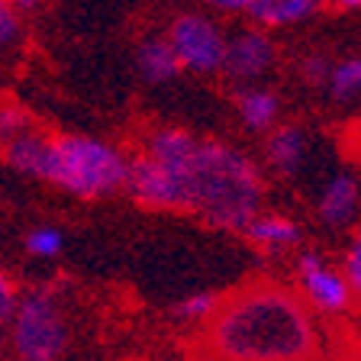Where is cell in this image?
Here are the masks:
<instances>
[{"mask_svg":"<svg viewBox=\"0 0 361 361\" xmlns=\"http://www.w3.org/2000/svg\"><path fill=\"white\" fill-rule=\"evenodd\" d=\"M203 4L213 10H223V13H245L255 0H203Z\"/></svg>","mask_w":361,"mask_h":361,"instance_id":"cell-23","label":"cell"},{"mask_svg":"<svg viewBox=\"0 0 361 361\" xmlns=\"http://www.w3.org/2000/svg\"><path fill=\"white\" fill-rule=\"evenodd\" d=\"M168 45H171L178 65L188 68V71L207 75V71L223 68L226 36L219 32L216 23L207 20V16H200V13H180L178 20L171 23Z\"/></svg>","mask_w":361,"mask_h":361,"instance_id":"cell-5","label":"cell"},{"mask_svg":"<svg viewBox=\"0 0 361 361\" xmlns=\"http://www.w3.org/2000/svg\"><path fill=\"white\" fill-rule=\"evenodd\" d=\"M210 361H323L313 310L281 281H248L203 323Z\"/></svg>","mask_w":361,"mask_h":361,"instance_id":"cell-2","label":"cell"},{"mask_svg":"<svg viewBox=\"0 0 361 361\" xmlns=\"http://www.w3.org/2000/svg\"><path fill=\"white\" fill-rule=\"evenodd\" d=\"M7 326L16 361H59L71 342L68 310L55 287H36L16 297Z\"/></svg>","mask_w":361,"mask_h":361,"instance_id":"cell-4","label":"cell"},{"mask_svg":"<svg viewBox=\"0 0 361 361\" xmlns=\"http://www.w3.org/2000/svg\"><path fill=\"white\" fill-rule=\"evenodd\" d=\"M307 158V133L300 126H281L268 139V161L281 174H297Z\"/></svg>","mask_w":361,"mask_h":361,"instance_id":"cell-10","label":"cell"},{"mask_svg":"<svg viewBox=\"0 0 361 361\" xmlns=\"http://www.w3.org/2000/svg\"><path fill=\"white\" fill-rule=\"evenodd\" d=\"M342 278L348 281L352 293H358V297H361V235L352 242V248H348V255H345V271H342Z\"/></svg>","mask_w":361,"mask_h":361,"instance_id":"cell-19","label":"cell"},{"mask_svg":"<svg viewBox=\"0 0 361 361\" xmlns=\"http://www.w3.org/2000/svg\"><path fill=\"white\" fill-rule=\"evenodd\" d=\"M274 65V42L258 30H245L235 39H226V75L235 81H255Z\"/></svg>","mask_w":361,"mask_h":361,"instance_id":"cell-7","label":"cell"},{"mask_svg":"<svg viewBox=\"0 0 361 361\" xmlns=\"http://www.w3.org/2000/svg\"><path fill=\"white\" fill-rule=\"evenodd\" d=\"M135 65H139L145 81H152V84H165V81H171V78H178V71H180L171 45L161 36L145 39V42L135 49Z\"/></svg>","mask_w":361,"mask_h":361,"instance_id":"cell-12","label":"cell"},{"mask_svg":"<svg viewBox=\"0 0 361 361\" xmlns=\"http://www.w3.org/2000/svg\"><path fill=\"white\" fill-rule=\"evenodd\" d=\"M235 106H239L242 123H245L252 133H268L281 113L278 94L268 87H245L239 97H235Z\"/></svg>","mask_w":361,"mask_h":361,"instance_id":"cell-11","label":"cell"},{"mask_svg":"<svg viewBox=\"0 0 361 361\" xmlns=\"http://www.w3.org/2000/svg\"><path fill=\"white\" fill-rule=\"evenodd\" d=\"M297 278H300V297L313 313L323 316H342L352 307V287L342 278V271H336L323 255L316 252H303L297 262Z\"/></svg>","mask_w":361,"mask_h":361,"instance_id":"cell-6","label":"cell"},{"mask_svg":"<svg viewBox=\"0 0 361 361\" xmlns=\"http://www.w3.org/2000/svg\"><path fill=\"white\" fill-rule=\"evenodd\" d=\"M342 361H361V348H358V352H352V355H345Z\"/></svg>","mask_w":361,"mask_h":361,"instance_id":"cell-26","label":"cell"},{"mask_svg":"<svg viewBox=\"0 0 361 361\" xmlns=\"http://www.w3.org/2000/svg\"><path fill=\"white\" fill-rule=\"evenodd\" d=\"M42 180H52L68 194L94 200L126 184V158L113 145L90 135H61L49 145Z\"/></svg>","mask_w":361,"mask_h":361,"instance_id":"cell-3","label":"cell"},{"mask_svg":"<svg viewBox=\"0 0 361 361\" xmlns=\"http://www.w3.org/2000/svg\"><path fill=\"white\" fill-rule=\"evenodd\" d=\"M32 123V116L26 110H20V106L13 104H4L0 106V145L7 142V139H13L20 129H26Z\"/></svg>","mask_w":361,"mask_h":361,"instance_id":"cell-18","label":"cell"},{"mask_svg":"<svg viewBox=\"0 0 361 361\" xmlns=\"http://www.w3.org/2000/svg\"><path fill=\"white\" fill-rule=\"evenodd\" d=\"M65 245V235L55 229V226H39L26 235V248H30V255L36 258H55Z\"/></svg>","mask_w":361,"mask_h":361,"instance_id":"cell-17","label":"cell"},{"mask_svg":"<svg viewBox=\"0 0 361 361\" xmlns=\"http://www.w3.org/2000/svg\"><path fill=\"white\" fill-rule=\"evenodd\" d=\"M13 307H16V290H13V284H10V278L4 274V268H0V332L10 323Z\"/></svg>","mask_w":361,"mask_h":361,"instance_id":"cell-21","label":"cell"},{"mask_svg":"<svg viewBox=\"0 0 361 361\" xmlns=\"http://www.w3.org/2000/svg\"><path fill=\"white\" fill-rule=\"evenodd\" d=\"M329 90L336 100H348L352 94H358L361 90V59H348V61L332 68Z\"/></svg>","mask_w":361,"mask_h":361,"instance_id":"cell-15","label":"cell"},{"mask_svg":"<svg viewBox=\"0 0 361 361\" xmlns=\"http://www.w3.org/2000/svg\"><path fill=\"white\" fill-rule=\"evenodd\" d=\"M242 233L255 242V245H264V248H284V245L300 242V226L287 216H278V213H264V216L258 213Z\"/></svg>","mask_w":361,"mask_h":361,"instance_id":"cell-13","label":"cell"},{"mask_svg":"<svg viewBox=\"0 0 361 361\" xmlns=\"http://www.w3.org/2000/svg\"><path fill=\"white\" fill-rule=\"evenodd\" d=\"M0 4H10V0H0Z\"/></svg>","mask_w":361,"mask_h":361,"instance_id":"cell-27","label":"cell"},{"mask_svg":"<svg viewBox=\"0 0 361 361\" xmlns=\"http://www.w3.org/2000/svg\"><path fill=\"white\" fill-rule=\"evenodd\" d=\"M145 155L168 174L171 210H188L216 229L242 233L258 216L264 184L255 161L216 139H197L188 129H155Z\"/></svg>","mask_w":361,"mask_h":361,"instance_id":"cell-1","label":"cell"},{"mask_svg":"<svg viewBox=\"0 0 361 361\" xmlns=\"http://www.w3.org/2000/svg\"><path fill=\"white\" fill-rule=\"evenodd\" d=\"M338 7H361V0H336Z\"/></svg>","mask_w":361,"mask_h":361,"instance_id":"cell-25","label":"cell"},{"mask_svg":"<svg viewBox=\"0 0 361 361\" xmlns=\"http://www.w3.org/2000/svg\"><path fill=\"white\" fill-rule=\"evenodd\" d=\"M358 210V184L352 174H336L319 197V216L329 226H345Z\"/></svg>","mask_w":361,"mask_h":361,"instance_id":"cell-9","label":"cell"},{"mask_svg":"<svg viewBox=\"0 0 361 361\" xmlns=\"http://www.w3.org/2000/svg\"><path fill=\"white\" fill-rule=\"evenodd\" d=\"M316 7L319 0H255L245 13L264 26H290V23L307 20Z\"/></svg>","mask_w":361,"mask_h":361,"instance_id":"cell-14","label":"cell"},{"mask_svg":"<svg viewBox=\"0 0 361 361\" xmlns=\"http://www.w3.org/2000/svg\"><path fill=\"white\" fill-rule=\"evenodd\" d=\"M20 32V23H16V10L10 4H0V45H7L16 39Z\"/></svg>","mask_w":361,"mask_h":361,"instance_id":"cell-22","label":"cell"},{"mask_svg":"<svg viewBox=\"0 0 361 361\" xmlns=\"http://www.w3.org/2000/svg\"><path fill=\"white\" fill-rule=\"evenodd\" d=\"M219 297L210 290H200V293H190V297H184V300L174 307V316L178 319H188V323H207L213 316V310H216Z\"/></svg>","mask_w":361,"mask_h":361,"instance_id":"cell-16","label":"cell"},{"mask_svg":"<svg viewBox=\"0 0 361 361\" xmlns=\"http://www.w3.org/2000/svg\"><path fill=\"white\" fill-rule=\"evenodd\" d=\"M49 145H52V139H49L36 123H30V126L20 129L13 139H7V142L0 145V152H4V158H7L16 171L42 178V165H45V155H49Z\"/></svg>","mask_w":361,"mask_h":361,"instance_id":"cell-8","label":"cell"},{"mask_svg":"<svg viewBox=\"0 0 361 361\" xmlns=\"http://www.w3.org/2000/svg\"><path fill=\"white\" fill-rule=\"evenodd\" d=\"M329 75H332V65L326 59L310 55V59L303 61V81L307 84H329Z\"/></svg>","mask_w":361,"mask_h":361,"instance_id":"cell-20","label":"cell"},{"mask_svg":"<svg viewBox=\"0 0 361 361\" xmlns=\"http://www.w3.org/2000/svg\"><path fill=\"white\" fill-rule=\"evenodd\" d=\"M39 0H10V7H20V10H32Z\"/></svg>","mask_w":361,"mask_h":361,"instance_id":"cell-24","label":"cell"}]
</instances>
